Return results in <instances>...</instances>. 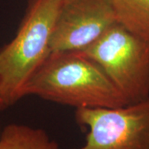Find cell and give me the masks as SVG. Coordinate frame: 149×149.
I'll use <instances>...</instances> for the list:
<instances>
[{"mask_svg":"<svg viewBox=\"0 0 149 149\" xmlns=\"http://www.w3.org/2000/svg\"><path fill=\"white\" fill-rule=\"evenodd\" d=\"M77 52L99 65L128 104L149 97V40L117 22Z\"/></svg>","mask_w":149,"mask_h":149,"instance_id":"3","label":"cell"},{"mask_svg":"<svg viewBox=\"0 0 149 149\" xmlns=\"http://www.w3.org/2000/svg\"><path fill=\"white\" fill-rule=\"evenodd\" d=\"M26 95L75 109L128 105L99 65L80 52L50 54L29 82Z\"/></svg>","mask_w":149,"mask_h":149,"instance_id":"1","label":"cell"},{"mask_svg":"<svg viewBox=\"0 0 149 149\" xmlns=\"http://www.w3.org/2000/svg\"><path fill=\"white\" fill-rule=\"evenodd\" d=\"M0 149H60L44 129L10 123L0 133Z\"/></svg>","mask_w":149,"mask_h":149,"instance_id":"6","label":"cell"},{"mask_svg":"<svg viewBox=\"0 0 149 149\" xmlns=\"http://www.w3.org/2000/svg\"><path fill=\"white\" fill-rule=\"evenodd\" d=\"M118 22L149 40V0H109Z\"/></svg>","mask_w":149,"mask_h":149,"instance_id":"7","label":"cell"},{"mask_svg":"<svg viewBox=\"0 0 149 149\" xmlns=\"http://www.w3.org/2000/svg\"><path fill=\"white\" fill-rule=\"evenodd\" d=\"M118 20L109 0H62L51 40V53L77 52Z\"/></svg>","mask_w":149,"mask_h":149,"instance_id":"5","label":"cell"},{"mask_svg":"<svg viewBox=\"0 0 149 149\" xmlns=\"http://www.w3.org/2000/svg\"><path fill=\"white\" fill-rule=\"evenodd\" d=\"M8 107L6 106V104H4V102L3 100H2V98H1V96H0V111L1 110H3V109H7Z\"/></svg>","mask_w":149,"mask_h":149,"instance_id":"8","label":"cell"},{"mask_svg":"<svg viewBox=\"0 0 149 149\" xmlns=\"http://www.w3.org/2000/svg\"><path fill=\"white\" fill-rule=\"evenodd\" d=\"M74 118L87 129L78 149H149V97L118 108L76 109Z\"/></svg>","mask_w":149,"mask_h":149,"instance_id":"4","label":"cell"},{"mask_svg":"<svg viewBox=\"0 0 149 149\" xmlns=\"http://www.w3.org/2000/svg\"><path fill=\"white\" fill-rule=\"evenodd\" d=\"M62 0H28L15 37L0 47V96L7 107L26 95L27 85L51 54Z\"/></svg>","mask_w":149,"mask_h":149,"instance_id":"2","label":"cell"},{"mask_svg":"<svg viewBox=\"0 0 149 149\" xmlns=\"http://www.w3.org/2000/svg\"><path fill=\"white\" fill-rule=\"evenodd\" d=\"M1 131H2V128H1V127H0V133H1Z\"/></svg>","mask_w":149,"mask_h":149,"instance_id":"9","label":"cell"}]
</instances>
